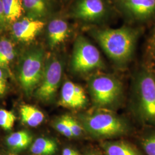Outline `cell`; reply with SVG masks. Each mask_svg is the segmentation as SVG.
I'll use <instances>...</instances> for the list:
<instances>
[{
  "label": "cell",
  "mask_w": 155,
  "mask_h": 155,
  "mask_svg": "<svg viewBox=\"0 0 155 155\" xmlns=\"http://www.w3.org/2000/svg\"><path fill=\"white\" fill-rule=\"evenodd\" d=\"M90 33L113 62L123 68L132 59L141 29L124 25L118 28H95Z\"/></svg>",
  "instance_id": "1"
},
{
  "label": "cell",
  "mask_w": 155,
  "mask_h": 155,
  "mask_svg": "<svg viewBox=\"0 0 155 155\" xmlns=\"http://www.w3.org/2000/svg\"><path fill=\"white\" fill-rule=\"evenodd\" d=\"M83 129L98 138H110L127 134L130 128L127 120L109 109L97 108L80 116Z\"/></svg>",
  "instance_id": "2"
},
{
  "label": "cell",
  "mask_w": 155,
  "mask_h": 155,
  "mask_svg": "<svg viewBox=\"0 0 155 155\" xmlns=\"http://www.w3.org/2000/svg\"><path fill=\"white\" fill-rule=\"evenodd\" d=\"M136 107L143 122L155 126V72L144 67L139 71L135 81Z\"/></svg>",
  "instance_id": "3"
},
{
  "label": "cell",
  "mask_w": 155,
  "mask_h": 155,
  "mask_svg": "<svg viewBox=\"0 0 155 155\" xmlns=\"http://www.w3.org/2000/svg\"><path fill=\"white\" fill-rule=\"evenodd\" d=\"M89 90L97 108L110 110L118 105L123 97V86L116 77L97 74L90 78Z\"/></svg>",
  "instance_id": "4"
},
{
  "label": "cell",
  "mask_w": 155,
  "mask_h": 155,
  "mask_svg": "<svg viewBox=\"0 0 155 155\" xmlns=\"http://www.w3.org/2000/svg\"><path fill=\"white\" fill-rule=\"evenodd\" d=\"M45 51L41 47H34L22 56L18 70V78L25 93L30 95L38 87L44 72Z\"/></svg>",
  "instance_id": "5"
},
{
  "label": "cell",
  "mask_w": 155,
  "mask_h": 155,
  "mask_svg": "<svg viewBox=\"0 0 155 155\" xmlns=\"http://www.w3.org/2000/svg\"><path fill=\"white\" fill-rule=\"evenodd\" d=\"M71 66L78 74H86L104 68L99 50L88 39L79 36L75 41Z\"/></svg>",
  "instance_id": "6"
},
{
  "label": "cell",
  "mask_w": 155,
  "mask_h": 155,
  "mask_svg": "<svg viewBox=\"0 0 155 155\" xmlns=\"http://www.w3.org/2000/svg\"><path fill=\"white\" fill-rule=\"evenodd\" d=\"M63 72V64L56 56H52L45 61V70L40 83L35 93L43 102H50L55 97Z\"/></svg>",
  "instance_id": "7"
},
{
  "label": "cell",
  "mask_w": 155,
  "mask_h": 155,
  "mask_svg": "<svg viewBox=\"0 0 155 155\" xmlns=\"http://www.w3.org/2000/svg\"><path fill=\"white\" fill-rule=\"evenodd\" d=\"M117 8L128 20L145 21L155 17V0H114Z\"/></svg>",
  "instance_id": "8"
},
{
  "label": "cell",
  "mask_w": 155,
  "mask_h": 155,
  "mask_svg": "<svg viewBox=\"0 0 155 155\" xmlns=\"http://www.w3.org/2000/svg\"><path fill=\"white\" fill-rule=\"evenodd\" d=\"M109 8L105 0H77L72 7V16L84 22H94L103 20Z\"/></svg>",
  "instance_id": "9"
},
{
  "label": "cell",
  "mask_w": 155,
  "mask_h": 155,
  "mask_svg": "<svg viewBox=\"0 0 155 155\" xmlns=\"http://www.w3.org/2000/svg\"><path fill=\"white\" fill-rule=\"evenodd\" d=\"M45 27L44 20L22 17L12 26V34L17 41L28 43L37 38Z\"/></svg>",
  "instance_id": "10"
},
{
  "label": "cell",
  "mask_w": 155,
  "mask_h": 155,
  "mask_svg": "<svg viewBox=\"0 0 155 155\" xmlns=\"http://www.w3.org/2000/svg\"><path fill=\"white\" fill-rule=\"evenodd\" d=\"M87 103V98L83 88L71 81L64 83L61 93V105L71 109H80Z\"/></svg>",
  "instance_id": "11"
},
{
  "label": "cell",
  "mask_w": 155,
  "mask_h": 155,
  "mask_svg": "<svg viewBox=\"0 0 155 155\" xmlns=\"http://www.w3.org/2000/svg\"><path fill=\"white\" fill-rule=\"evenodd\" d=\"M47 37L48 45L51 48L63 43L70 32L68 24L61 18H53L47 26Z\"/></svg>",
  "instance_id": "12"
},
{
  "label": "cell",
  "mask_w": 155,
  "mask_h": 155,
  "mask_svg": "<svg viewBox=\"0 0 155 155\" xmlns=\"http://www.w3.org/2000/svg\"><path fill=\"white\" fill-rule=\"evenodd\" d=\"M25 16L43 20L50 15L53 6L52 0H22Z\"/></svg>",
  "instance_id": "13"
},
{
  "label": "cell",
  "mask_w": 155,
  "mask_h": 155,
  "mask_svg": "<svg viewBox=\"0 0 155 155\" xmlns=\"http://www.w3.org/2000/svg\"><path fill=\"white\" fill-rule=\"evenodd\" d=\"M102 147L105 155H144L133 144L125 141H105Z\"/></svg>",
  "instance_id": "14"
},
{
  "label": "cell",
  "mask_w": 155,
  "mask_h": 155,
  "mask_svg": "<svg viewBox=\"0 0 155 155\" xmlns=\"http://www.w3.org/2000/svg\"><path fill=\"white\" fill-rule=\"evenodd\" d=\"M32 143V136L26 130H21L12 133L6 138L8 146L14 151L25 150Z\"/></svg>",
  "instance_id": "15"
},
{
  "label": "cell",
  "mask_w": 155,
  "mask_h": 155,
  "mask_svg": "<svg viewBox=\"0 0 155 155\" xmlns=\"http://www.w3.org/2000/svg\"><path fill=\"white\" fill-rule=\"evenodd\" d=\"M4 13L7 23H13L21 18L24 13L22 0H2Z\"/></svg>",
  "instance_id": "16"
},
{
  "label": "cell",
  "mask_w": 155,
  "mask_h": 155,
  "mask_svg": "<svg viewBox=\"0 0 155 155\" xmlns=\"http://www.w3.org/2000/svg\"><path fill=\"white\" fill-rule=\"evenodd\" d=\"M16 55V50L11 40L0 38V68L9 71V65Z\"/></svg>",
  "instance_id": "17"
},
{
  "label": "cell",
  "mask_w": 155,
  "mask_h": 155,
  "mask_svg": "<svg viewBox=\"0 0 155 155\" xmlns=\"http://www.w3.org/2000/svg\"><path fill=\"white\" fill-rule=\"evenodd\" d=\"M20 115L22 122L31 127L39 126L45 119V115L41 111L29 105H24L21 107Z\"/></svg>",
  "instance_id": "18"
},
{
  "label": "cell",
  "mask_w": 155,
  "mask_h": 155,
  "mask_svg": "<svg viewBox=\"0 0 155 155\" xmlns=\"http://www.w3.org/2000/svg\"><path fill=\"white\" fill-rule=\"evenodd\" d=\"M57 150L55 141L47 137L38 138L31 147V152L34 155H53Z\"/></svg>",
  "instance_id": "19"
},
{
  "label": "cell",
  "mask_w": 155,
  "mask_h": 155,
  "mask_svg": "<svg viewBox=\"0 0 155 155\" xmlns=\"http://www.w3.org/2000/svg\"><path fill=\"white\" fill-rule=\"evenodd\" d=\"M16 116L11 111L0 109V127L5 130H9L13 127Z\"/></svg>",
  "instance_id": "20"
},
{
  "label": "cell",
  "mask_w": 155,
  "mask_h": 155,
  "mask_svg": "<svg viewBox=\"0 0 155 155\" xmlns=\"http://www.w3.org/2000/svg\"><path fill=\"white\" fill-rule=\"evenodd\" d=\"M141 144L146 155H155V132L145 136Z\"/></svg>",
  "instance_id": "21"
},
{
  "label": "cell",
  "mask_w": 155,
  "mask_h": 155,
  "mask_svg": "<svg viewBox=\"0 0 155 155\" xmlns=\"http://www.w3.org/2000/svg\"><path fill=\"white\" fill-rule=\"evenodd\" d=\"M63 117L67 123L73 137H78L82 134L84 129L81 123L78 122L72 117L66 115Z\"/></svg>",
  "instance_id": "22"
},
{
  "label": "cell",
  "mask_w": 155,
  "mask_h": 155,
  "mask_svg": "<svg viewBox=\"0 0 155 155\" xmlns=\"http://www.w3.org/2000/svg\"><path fill=\"white\" fill-rule=\"evenodd\" d=\"M55 125L57 130L63 136L69 138L73 137L72 133L69 127L63 116L56 122Z\"/></svg>",
  "instance_id": "23"
},
{
  "label": "cell",
  "mask_w": 155,
  "mask_h": 155,
  "mask_svg": "<svg viewBox=\"0 0 155 155\" xmlns=\"http://www.w3.org/2000/svg\"><path fill=\"white\" fill-rule=\"evenodd\" d=\"M6 71L0 68V95L5 94L7 88Z\"/></svg>",
  "instance_id": "24"
},
{
  "label": "cell",
  "mask_w": 155,
  "mask_h": 155,
  "mask_svg": "<svg viewBox=\"0 0 155 155\" xmlns=\"http://www.w3.org/2000/svg\"><path fill=\"white\" fill-rule=\"evenodd\" d=\"M148 51L150 60L155 66V31L150 40Z\"/></svg>",
  "instance_id": "25"
},
{
  "label": "cell",
  "mask_w": 155,
  "mask_h": 155,
  "mask_svg": "<svg viewBox=\"0 0 155 155\" xmlns=\"http://www.w3.org/2000/svg\"><path fill=\"white\" fill-rule=\"evenodd\" d=\"M5 19L4 13V9H3V5L2 0H0V28L3 27L5 24Z\"/></svg>",
  "instance_id": "26"
},
{
  "label": "cell",
  "mask_w": 155,
  "mask_h": 155,
  "mask_svg": "<svg viewBox=\"0 0 155 155\" xmlns=\"http://www.w3.org/2000/svg\"><path fill=\"white\" fill-rule=\"evenodd\" d=\"M62 155H79V154L75 150L69 148H66L63 150Z\"/></svg>",
  "instance_id": "27"
},
{
  "label": "cell",
  "mask_w": 155,
  "mask_h": 155,
  "mask_svg": "<svg viewBox=\"0 0 155 155\" xmlns=\"http://www.w3.org/2000/svg\"><path fill=\"white\" fill-rule=\"evenodd\" d=\"M87 155H98L97 154H96V153H89Z\"/></svg>",
  "instance_id": "28"
}]
</instances>
